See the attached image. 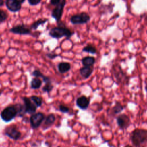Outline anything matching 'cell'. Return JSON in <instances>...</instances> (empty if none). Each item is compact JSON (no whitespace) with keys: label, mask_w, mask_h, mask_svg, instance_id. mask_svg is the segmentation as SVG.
I'll list each match as a JSON object with an SVG mask.
<instances>
[{"label":"cell","mask_w":147,"mask_h":147,"mask_svg":"<svg viewBox=\"0 0 147 147\" xmlns=\"http://www.w3.org/2000/svg\"><path fill=\"white\" fill-rule=\"evenodd\" d=\"M130 138L134 147H141L147 142V130L136 129L132 131Z\"/></svg>","instance_id":"obj_1"},{"label":"cell","mask_w":147,"mask_h":147,"mask_svg":"<svg viewBox=\"0 0 147 147\" xmlns=\"http://www.w3.org/2000/svg\"><path fill=\"white\" fill-rule=\"evenodd\" d=\"M74 33V32L65 26H55L51 28L49 31V35L52 38L56 39L65 37L67 40H69Z\"/></svg>","instance_id":"obj_2"},{"label":"cell","mask_w":147,"mask_h":147,"mask_svg":"<svg viewBox=\"0 0 147 147\" xmlns=\"http://www.w3.org/2000/svg\"><path fill=\"white\" fill-rule=\"evenodd\" d=\"M18 115V111L15 105H10L5 107L1 113V119L6 122H9L12 121Z\"/></svg>","instance_id":"obj_3"},{"label":"cell","mask_w":147,"mask_h":147,"mask_svg":"<svg viewBox=\"0 0 147 147\" xmlns=\"http://www.w3.org/2000/svg\"><path fill=\"white\" fill-rule=\"evenodd\" d=\"M90 20V16L89 14L85 12H82L72 15L70 18V22L73 25H81L87 23Z\"/></svg>","instance_id":"obj_4"},{"label":"cell","mask_w":147,"mask_h":147,"mask_svg":"<svg viewBox=\"0 0 147 147\" xmlns=\"http://www.w3.org/2000/svg\"><path fill=\"white\" fill-rule=\"evenodd\" d=\"M45 119V115L41 112H38L31 115L30 123L33 129L38 128Z\"/></svg>","instance_id":"obj_5"},{"label":"cell","mask_w":147,"mask_h":147,"mask_svg":"<svg viewBox=\"0 0 147 147\" xmlns=\"http://www.w3.org/2000/svg\"><path fill=\"white\" fill-rule=\"evenodd\" d=\"M66 0H61L60 3L57 5L52 11L51 17L53 18L57 22H59L61 20Z\"/></svg>","instance_id":"obj_6"},{"label":"cell","mask_w":147,"mask_h":147,"mask_svg":"<svg viewBox=\"0 0 147 147\" xmlns=\"http://www.w3.org/2000/svg\"><path fill=\"white\" fill-rule=\"evenodd\" d=\"M4 133L6 136L14 140H18L21 136V132L15 125H10L6 127L4 130Z\"/></svg>","instance_id":"obj_7"},{"label":"cell","mask_w":147,"mask_h":147,"mask_svg":"<svg viewBox=\"0 0 147 147\" xmlns=\"http://www.w3.org/2000/svg\"><path fill=\"white\" fill-rule=\"evenodd\" d=\"M10 32L16 34L27 35L31 33V29L24 24H19L10 28Z\"/></svg>","instance_id":"obj_8"},{"label":"cell","mask_w":147,"mask_h":147,"mask_svg":"<svg viewBox=\"0 0 147 147\" xmlns=\"http://www.w3.org/2000/svg\"><path fill=\"white\" fill-rule=\"evenodd\" d=\"M22 100L24 102V105L25 108L26 113L32 115L36 113L37 110V106L34 105V103L31 100V99L26 96L22 97Z\"/></svg>","instance_id":"obj_9"},{"label":"cell","mask_w":147,"mask_h":147,"mask_svg":"<svg viewBox=\"0 0 147 147\" xmlns=\"http://www.w3.org/2000/svg\"><path fill=\"white\" fill-rule=\"evenodd\" d=\"M117 123L120 129H126L130 124V119L125 114H121L117 117Z\"/></svg>","instance_id":"obj_10"},{"label":"cell","mask_w":147,"mask_h":147,"mask_svg":"<svg viewBox=\"0 0 147 147\" xmlns=\"http://www.w3.org/2000/svg\"><path fill=\"white\" fill-rule=\"evenodd\" d=\"M5 3L7 9L11 12H18L21 9V3L17 0H5Z\"/></svg>","instance_id":"obj_11"},{"label":"cell","mask_w":147,"mask_h":147,"mask_svg":"<svg viewBox=\"0 0 147 147\" xmlns=\"http://www.w3.org/2000/svg\"><path fill=\"white\" fill-rule=\"evenodd\" d=\"M76 105L79 109L86 110L90 105V99L85 95H82L76 99Z\"/></svg>","instance_id":"obj_12"},{"label":"cell","mask_w":147,"mask_h":147,"mask_svg":"<svg viewBox=\"0 0 147 147\" xmlns=\"http://www.w3.org/2000/svg\"><path fill=\"white\" fill-rule=\"evenodd\" d=\"M32 75L34 77H37L39 78H41L42 79L43 82L45 83H52V80L51 78L48 76H47L44 75L39 69H34L32 72Z\"/></svg>","instance_id":"obj_13"},{"label":"cell","mask_w":147,"mask_h":147,"mask_svg":"<svg viewBox=\"0 0 147 147\" xmlns=\"http://www.w3.org/2000/svg\"><path fill=\"white\" fill-rule=\"evenodd\" d=\"M93 72L92 67H83L80 68L79 72L80 75L84 79L88 78Z\"/></svg>","instance_id":"obj_14"},{"label":"cell","mask_w":147,"mask_h":147,"mask_svg":"<svg viewBox=\"0 0 147 147\" xmlns=\"http://www.w3.org/2000/svg\"><path fill=\"white\" fill-rule=\"evenodd\" d=\"M71 68V65L69 63L61 62L57 65V69L60 73L65 74L68 72Z\"/></svg>","instance_id":"obj_15"},{"label":"cell","mask_w":147,"mask_h":147,"mask_svg":"<svg viewBox=\"0 0 147 147\" xmlns=\"http://www.w3.org/2000/svg\"><path fill=\"white\" fill-rule=\"evenodd\" d=\"M95 62V59L92 56H86L82 59V63L83 66L92 67Z\"/></svg>","instance_id":"obj_16"},{"label":"cell","mask_w":147,"mask_h":147,"mask_svg":"<svg viewBox=\"0 0 147 147\" xmlns=\"http://www.w3.org/2000/svg\"><path fill=\"white\" fill-rule=\"evenodd\" d=\"M42 82L40 78L34 77L30 82V87L32 89H38L41 87Z\"/></svg>","instance_id":"obj_17"},{"label":"cell","mask_w":147,"mask_h":147,"mask_svg":"<svg viewBox=\"0 0 147 147\" xmlns=\"http://www.w3.org/2000/svg\"><path fill=\"white\" fill-rule=\"evenodd\" d=\"M56 120V117L54 114H49L44 119V125L46 126L47 127L52 125Z\"/></svg>","instance_id":"obj_18"},{"label":"cell","mask_w":147,"mask_h":147,"mask_svg":"<svg viewBox=\"0 0 147 147\" xmlns=\"http://www.w3.org/2000/svg\"><path fill=\"white\" fill-rule=\"evenodd\" d=\"M47 21H48V19H47V18L38 19L37 21L33 22L31 24V25L30 26V28L31 29H33V30H36L39 26H40L41 25L44 24L46 22H47Z\"/></svg>","instance_id":"obj_19"},{"label":"cell","mask_w":147,"mask_h":147,"mask_svg":"<svg viewBox=\"0 0 147 147\" xmlns=\"http://www.w3.org/2000/svg\"><path fill=\"white\" fill-rule=\"evenodd\" d=\"M30 99L34 103V105L37 106V107H40L42 104V99L40 96H38L36 95H32L30 97Z\"/></svg>","instance_id":"obj_20"},{"label":"cell","mask_w":147,"mask_h":147,"mask_svg":"<svg viewBox=\"0 0 147 147\" xmlns=\"http://www.w3.org/2000/svg\"><path fill=\"white\" fill-rule=\"evenodd\" d=\"M82 51L88 52V53H90L91 54H95L96 53L97 50L94 45H92L91 44H88L86 46L83 47Z\"/></svg>","instance_id":"obj_21"},{"label":"cell","mask_w":147,"mask_h":147,"mask_svg":"<svg viewBox=\"0 0 147 147\" xmlns=\"http://www.w3.org/2000/svg\"><path fill=\"white\" fill-rule=\"evenodd\" d=\"M18 111V115L19 117H23L24 114L26 113L25 108L24 105H21L20 103H17L15 105Z\"/></svg>","instance_id":"obj_22"},{"label":"cell","mask_w":147,"mask_h":147,"mask_svg":"<svg viewBox=\"0 0 147 147\" xmlns=\"http://www.w3.org/2000/svg\"><path fill=\"white\" fill-rule=\"evenodd\" d=\"M123 109V106L119 102H117L115 103V105H114V106L112 108L111 110L112 112L113 113V114H117L118 113H119L120 112H121Z\"/></svg>","instance_id":"obj_23"},{"label":"cell","mask_w":147,"mask_h":147,"mask_svg":"<svg viewBox=\"0 0 147 147\" xmlns=\"http://www.w3.org/2000/svg\"><path fill=\"white\" fill-rule=\"evenodd\" d=\"M53 86L52 85V83H48L45 84V85L43 86L42 88V90L44 92L49 93L53 90Z\"/></svg>","instance_id":"obj_24"},{"label":"cell","mask_w":147,"mask_h":147,"mask_svg":"<svg viewBox=\"0 0 147 147\" xmlns=\"http://www.w3.org/2000/svg\"><path fill=\"white\" fill-rule=\"evenodd\" d=\"M7 18V14L4 10L0 9V22L5 21Z\"/></svg>","instance_id":"obj_25"},{"label":"cell","mask_w":147,"mask_h":147,"mask_svg":"<svg viewBox=\"0 0 147 147\" xmlns=\"http://www.w3.org/2000/svg\"><path fill=\"white\" fill-rule=\"evenodd\" d=\"M59 109L63 113H68L69 111V108L64 105H60L59 106Z\"/></svg>","instance_id":"obj_26"},{"label":"cell","mask_w":147,"mask_h":147,"mask_svg":"<svg viewBox=\"0 0 147 147\" xmlns=\"http://www.w3.org/2000/svg\"><path fill=\"white\" fill-rule=\"evenodd\" d=\"M45 56L48 59L53 60V59H55L56 57H57L59 56V55H57L55 53H53V52H48L45 54Z\"/></svg>","instance_id":"obj_27"},{"label":"cell","mask_w":147,"mask_h":147,"mask_svg":"<svg viewBox=\"0 0 147 147\" xmlns=\"http://www.w3.org/2000/svg\"><path fill=\"white\" fill-rule=\"evenodd\" d=\"M41 0H28V3L31 6H36L41 2Z\"/></svg>","instance_id":"obj_28"},{"label":"cell","mask_w":147,"mask_h":147,"mask_svg":"<svg viewBox=\"0 0 147 147\" xmlns=\"http://www.w3.org/2000/svg\"><path fill=\"white\" fill-rule=\"evenodd\" d=\"M61 1V0H49V2L52 5L56 6L57 5H59Z\"/></svg>","instance_id":"obj_29"},{"label":"cell","mask_w":147,"mask_h":147,"mask_svg":"<svg viewBox=\"0 0 147 147\" xmlns=\"http://www.w3.org/2000/svg\"><path fill=\"white\" fill-rule=\"evenodd\" d=\"M4 3H5L4 0H0V7L3 6L4 5Z\"/></svg>","instance_id":"obj_30"},{"label":"cell","mask_w":147,"mask_h":147,"mask_svg":"<svg viewBox=\"0 0 147 147\" xmlns=\"http://www.w3.org/2000/svg\"><path fill=\"white\" fill-rule=\"evenodd\" d=\"M17 1H18L20 3H21L22 4V3H23L25 2V0H17Z\"/></svg>","instance_id":"obj_31"},{"label":"cell","mask_w":147,"mask_h":147,"mask_svg":"<svg viewBox=\"0 0 147 147\" xmlns=\"http://www.w3.org/2000/svg\"><path fill=\"white\" fill-rule=\"evenodd\" d=\"M145 91H146V93H147V83H146V85H145Z\"/></svg>","instance_id":"obj_32"},{"label":"cell","mask_w":147,"mask_h":147,"mask_svg":"<svg viewBox=\"0 0 147 147\" xmlns=\"http://www.w3.org/2000/svg\"><path fill=\"white\" fill-rule=\"evenodd\" d=\"M2 94V90L1 89H0V96Z\"/></svg>","instance_id":"obj_33"},{"label":"cell","mask_w":147,"mask_h":147,"mask_svg":"<svg viewBox=\"0 0 147 147\" xmlns=\"http://www.w3.org/2000/svg\"><path fill=\"white\" fill-rule=\"evenodd\" d=\"M125 147H133V146H130V145H126V146H125Z\"/></svg>","instance_id":"obj_34"}]
</instances>
